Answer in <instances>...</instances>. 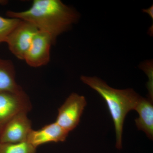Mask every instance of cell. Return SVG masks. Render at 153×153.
I'll use <instances>...</instances> for the list:
<instances>
[{"label":"cell","instance_id":"6da1fadb","mask_svg":"<svg viewBox=\"0 0 153 153\" xmlns=\"http://www.w3.org/2000/svg\"><path fill=\"white\" fill-rule=\"evenodd\" d=\"M7 14L9 18L33 24L39 31L48 34L54 44L57 37L69 30L79 17L76 10L60 0H34L28 10L9 11Z\"/></svg>","mask_w":153,"mask_h":153},{"label":"cell","instance_id":"7a4b0ae2","mask_svg":"<svg viewBox=\"0 0 153 153\" xmlns=\"http://www.w3.org/2000/svg\"><path fill=\"white\" fill-rule=\"evenodd\" d=\"M83 83L96 91L106 102L114 124L116 135V147L122 148L124 122L127 114L135 110L140 96L131 88H113L96 76H82Z\"/></svg>","mask_w":153,"mask_h":153},{"label":"cell","instance_id":"3957f363","mask_svg":"<svg viewBox=\"0 0 153 153\" xmlns=\"http://www.w3.org/2000/svg\"><path fill=\"white\" fill-rule=\"evenodd\" d=\"M87 102L84 96L71 93L58 108L55 122L69 132L79 124Z\"/></svg>","mask_w":153,"mask_h":153},{"label":"cell","instance_id":"277c9868","mask_svg":"<svg viewBox=\"0 0 153 153\" xmlns=\"http://www.w3.org/2000/svg\"><path fill=\"white\" fill-rule=\"evenodd\" d=\"M32 103L25 91L0 92V131L13 117L21 112L29 113Z\"/></svg>","mask_w":153,"mask_h":153},{"label":"cell","instance_id":"5b68a950","mask_svg":"<svg viewBox=\"0 0 153 153\" xmlns=\"http://www.w3.org/2000/svg\"><path fill=\"white\" fill-rule=\"evenodd\" d=\"M38 31L33 24L21 20L6 38L5 43L15 57L24 60L33 38Z\"/></svg>","mask_w":153,"mask_h":153},{"label":"cell","instance_id":"8992f818","mask_svg":"<svg viewBox=\"0 0 153 153\" xmlns=\"http://www.w3.org/2000/svg\"><path fill=\"white\" fill-rule=\"evenodd\" d=\"M27 113L21 112L13 117L0 131V143H18L27 140L32 129Z\"/></svg>","mask_w":153,"mask_h":153},{"label":"cell","instance_id":"52a82bcc","mask_svg":"<svg viewBox=\"0 0 153 153\" xmlns=\"http://www.w3.org/2000/svg\"><path fill=\"white\" fill-rule=\"evenodd\" d=\"M54 44L52 38L47 33L38 31L25 55L24 60L31 67H41L49 63L50 49Z\"/></svg>","mask_w":153,"mask_h":153},{"label":"cell","instance_id":"ba28073f","mask_svg":"<svg viewBox=\"0 0 153 153\" xmlns=\"http://www.w3.org/2000/svg\"><path fill=\"white\" fill-rule=\"evenodd\" d=\"M68 133L55 122L37 130L32 129L27 141L37 148L48 143L63 142L66 140Z\"/></svg>","mask_w":153,"mask_h":153},{"label":"cell","instance_id":"9c48e42d","mask_svg":"<svg viewBox=\"0 0 153 153\" xmlns=\"http://www.w3.org/2000/svg\"><path fill=\"white\" fill-rule=\"evenodd\" d=\"M135 110L139 114L135 119L138 129L144 132L149 138L153 139V105L152 100L150 98L140 97Z\"/></svg>","mask_w":153,"mask_h":153},{"label":"cell","instance_id":"30bf717a","mask_svg":"<svg viewBox=\"0 0 153 153\" xmlns=\"http://www.w3.org/2000/svg\"><path fill=\"white\" fill-rule=\"evenodd\" d=\"M16 71L11 60L0 58V92H19L24 91L16 81Z\"/></svg>","mask_w":153,"mask_h":153},{"label":"cell","instance_id":"8fae6325","mask_svg":"<svg viewBox=\"0 0 153 153\" xmlns=\"http://www.w3.org/2000/svg\"><path fill=\"white\" fill-rule=\"evenodd\" d=\"M36 149L27 141L18 143H0V153H36Z\"/></svg>","mask_w":153,"mask_h":153},{"label":"cell","instance_id":"7c38bea8","mask_svg":"<svg viewBox=\"0 0 153 153\" xmlns=\"http://www.w3.org/2000/svg\"><path fill=\"white\" fill-rule=\"evenodd\" d=\"M20 21L16 18H4L0 16V44L5 43L6 38Z\"/></svg>","mask_w":153,"mask_h":153},{"label":"cell","instance_id":"4fadbf2b","mask_svg":"<svg viewBox=\"0 0 153 153\" xmlns=\"http://www.w3.org/2000/svg\"><path fill=\"white\" fill-rule=\"evenodd\" d=\"M140 67L143 70L149 78L148 82V88L150 93V98L153 99V61L152 60H146L141 63Z\"/></svg>","mask_w":153,"mask_h":153},{"label":"cell","instance_id":"5bb4252c","mask_svg":"<svg viewBox=\"0 0 153 153\" xmlns=\"http://www.w3.org/2000/svg\"><path fill=\"white\" fill-rule=\"evenodd\" d=\"M143 13H146L148 14L150 17L152 18V19H153V6H151L149 8L145 9L143 10Z\"/></svg>","mask_w":153,"mask_h":153}]
</instances>
